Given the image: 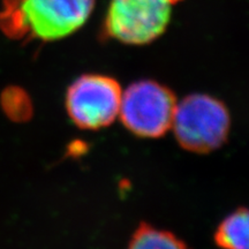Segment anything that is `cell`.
Returning <instances> with one entry per match:
<instances>
[{"instance_id":"cell-4","label":"cell","mask_w":249,"mask_h":249,"mask_svg":"<svg viewBox=\"0 0 249 249\" xmlns=\"http://www.w3.org/2000/svg\"><path fill=\"white\" fill-rule=\"evenodd\" d=\"M176 107V97L167 87L142 80L123 92L119 116L126 128L135 135L156 139L172 127Z\"/></svg>"},{"instance_id":"cell-2","label":"cell","mask_w":249,"mask_h":249,"mask_svg":"<svg viewBox=\"0 0 249 249\" xmlns=\"http://www.w3.org/2000/svg\"><path fill=\"white\" fill-rule=\"evenodd\" d=\"M231 118L219 99L195 93L177 103L172 127L177 141L186 150L205 154L227 140Z\"/></svg>"},{"instance_id":"cell-7","label":"cell","mask_w":249,"mask_h":249,"mask_svg":"<svg viewBox=\"0 0 249 249\" xmlns=\"http://www.w3.org/2000/svg\"><path fill=\"white\" fill-rule=\"evenodd\" d=\"M128 249H189L171 232L142 224L130 239Z\"/></svg>"},{"instance_id":"cell-8","label":"cell","mask_w":249,"mask_h":249,"mask_svg":"<svg viewBox=\"0 0 249 249\" xmlns=\"http://www.w3.org/2000/svg\"><path fill=\"white\" fill-rule=\"evenodd\" d=\"M5 110L9 117L15 119L27 118L31 112V104L28 96L20 89H9L2 98Z\"/></svg>"},{"instance_id":"cell-6","label":"cell","mask_w":249,"mask_h":249,"mask_svg":"<svg viewBox=\"0 0 249 249\" xmlns=\"http://www.w3.org/2000/svg\"><path fill=\"white\" fill-rule=\"evenodd\" d=\"M248 211L238 209L219 224L214 241L222 249H248Z\"/></svg>"},{"instance_id":"cell-1","label":"cell","mask_w":249,"mask_h":249,"mask_svg":"<svg viewBox=\"0 0 249 249\" xmlns=\"http://www.w3.org/2000/svg\"><path fill=\"white\" fill-rule=\"evenodd\" d=\"M96 0H2L0 30L13 39L53 42L79 30Z\"/></svg>"},{"instance_id":"cell-3","label":"cell","mask_w":249,"mask_h":249,"mask_svg":"<svg viewBox=\"0 0 249 249\" xmlns=\"http://www.w3.org/2000/svg\"><path fill=\"white\" fill-rule=\"evenodd\" d=\"M181 0H111L103 35L126 45H145L169 27L172 9Z\"/></svg>"},{"instance_id":"cell-5","label":"cell","mask_w":249,"mask_h":249,"mask_svg":"<svg viewBox=\"0 0 249 249\" xmlns=\"http://www.w3.org/2000/svg\"><path fill=\"white\" fill-rule=\"evenodd\" d=\"M121 95L119 83L112 77L86 74L74 81L67 90L68 116L80 128H104L119 116Z\"/></svg>"}]
</instances>
